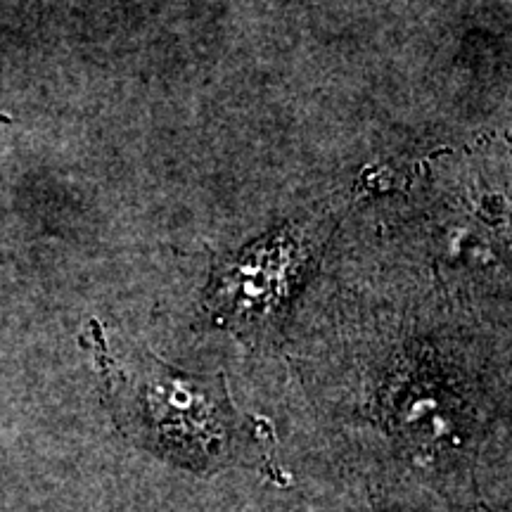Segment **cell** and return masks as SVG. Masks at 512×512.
I'll return each instance as SVG.
<instances>
[{"label": "cell", "mask_w": 512, "mask_h": 512, "mask_svg": "<svg viewBox=\"0 0 512 512\" xmlns=\"http://www.w3.org/2000/svg\"><path fill=\"white\" fill-rule=\"evenodd\" d=\"M105 368L114 420L136 446L192 472L256 465L259 432L233 408L223 375H188L152 356Z\"/></svg>", "instance_id": "6da1fadb"}, {"label": "cell", "mask_w": 512, "mask_h": 512, "mask_svg": "<svg viewBox=\"0 0 512 512\" xmlns=\"http://www.w3.org/2000/svg\"><path fill=\"white\" fill-rule=\"evenodd\" d=\"M311 256V240L299 230L273 235L214 280L209 306L219 323L261 335L278 328L294 285Z\"/></svg>", "instance_id": "7a4b0ae2"}]
</instances>
